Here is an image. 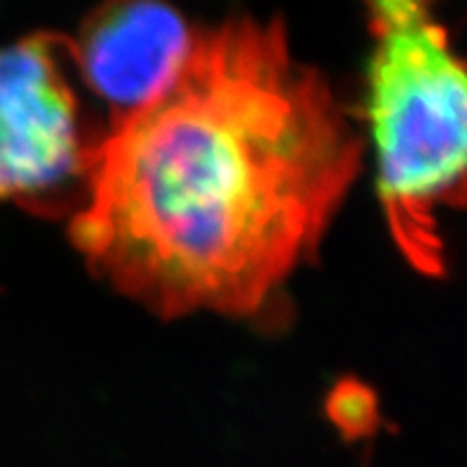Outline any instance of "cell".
I'll list each match as a JSON object with an SVG mask.
<instances>
[{
    "label": "cell",
    "instance_id": "6da1fadb",
    "mask_svg": "<svg viewBox=\"0 0 467 467\" xmlns=\"http://www.w3.org/2000/svg\"><path fill=\"white\" fill-rule=\"evenodd\" d=\"M363 139L279 17H229L158 96L110 122L69 239L99 277L161 317H248L315 253Z\"/></svg>",
    "mask_w": 467,
    "mask_h": 467
},
{
    "label": "cell",
    "instance_id": "7a4b0ae2",
    "mask_svg": "<svg viewBox=\"0 0 467 467\" xmlns=\"http://www.w3.org/2000/svg\"><path fill=\"white\" fill-rule=\"evenodd\" d=\"M369 134L389 232L410 267L443 275L441 215L465 203V67L431 5H369Z\"/></svg>",
    "mask_w": 467,
    "mask_h": 467
},
{
    "label": "cell",
    "instance_id": "3957f363",
    "mask_svg": "<svg viewBox=\"0 0 467 467\" xmlns=\"http://www.w3.org/2000/svg\"><path fill=\"white\" fill-rule=\"evenodd\" d=\"M69 36L31 34L0 48V201L44 205L87 184L100 139L87 134Z\"/></svg>",
    "mask_w": 467,
    "mask_h": 467
},
{
    "label": "cell",
    "instance_id": "277c9868",
    "mask_svg": "<svg viewBox=\"0 0 467 467\" xmlns=\"http://www.w3.org/2000/svg\"><path fill=\"white\" fill-rule=\"evenodd\" d=\"M191 41L193 31L174 7L136 0L93 10L69 50L74 72L108 103L115 122L170 84Z\"/></svg>",
    "mask_w": 467,
    "mask_h": 467
}]
</instances>
